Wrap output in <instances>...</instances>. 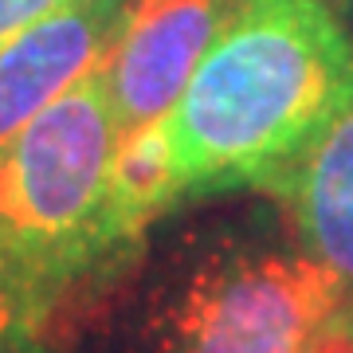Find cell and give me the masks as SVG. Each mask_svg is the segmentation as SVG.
Masks as SVG:
<instances>
[{
  "mask_svg": "<svg viewBox=\"0 0 353 353\" xmlns=\"http://www.w3.org/2000/svg\"><path fill=\"white\" fill-rule=\"evenodd\" d=\"M232 4L236 0H130L126 24L102 63L118 130L145 126L173 110Z\"/></svg>",
  "mask_w": 353,
  "mask_h": 353,
  "instance_id": "obj_4",
  "label": "cell"
},
{
  "mask_svg": "<svg viewBox=\"0 0 353 353\" xmlns=\"http://www.w3.org/2000/svg\"><path fill=\"white\" fill-rule=\"evenodd\" d=\"M306 353H353V326L334 314L326 326L314 334V341L306 345Z\"/></svg>",
  "mask_w": 353,
  "mask_h": 353,
  "instance_id": "obj_10",
  "label": "cell"
},
{
  "mask_svg": "<svg viewBox=\"0 0 353 353\" xmlns=\"http://www.w3.org/2000/svg\"><path fill=\"white\" fill-rule=\"evenodd\" d=\"M130 0H71L0 48V145L110 55Z\"/></svg>",
  "mask_w": 353,
  "mask_h": 353,
  "instance_id": "obj_5",
  "label": "cell"
},
{
  "mask_svg": "<svg viewBox=\"0 0 353 353\" xmlns=\"http://www.w3.org/2000/svg\"><path fill=\"white\" fill-rule=\"evenodd\" d=\"M341 294L345 283L314 255L216 259L176 306V353H306Z\"/></svg>",
  "mask_w": 353,
  "mask_h": 353,
  "instance_id": "obj_3",
  "label": "cell"
},
{
  "mask_svg": "<svg viewBox=\"0 0 353 353\" xmlns=\"http://www.w3.org/2000/svg\"><path fill=\"white\" fill-rule=\"evenodd\" d=\"M32 318H39L32 306L24 303V294L0 279V353H12L24 338V330L32 326Z\"/></svg>",
  "mask_w": 353,
  "mask_h": 353,
  "instance_id": "obj_9",
  "label": "cell"
},
{
  "mask_svg": "<svg viewBox=\"0 0 353 353\" xmlns=\"http://www.w3.org/2000/svg\"><path fill=\"white\" fill-rule=\"evenodd\" d=\"M353 106V39L330 0H236L169 110L189 192L263 185Z\"/></svg>",
  "mask_w": 353,
  "mask_h": 353,
  "instance_id": "obj_1",
  "label": "cell"
},
{
  "mask_svg": "<svg viewBox=\"0 0 353 353\" xmlns=\"http://www.w3.org/2000/svg\"><path fill=\"white\" fill-rule=\"evenodd\" d=\"M67 4L71 0H0V48L12 43L16 36H24L39 20H48L51 12L67 8Z\"/></svg>",
  "mask_w": 353,
  "mask_h": 353,
  "instance_id": "obj_8",
  "label": "cell"
},
{
  "mask_svg": "<svg viewBox=\"0 0 353 353\" xmlns=\"http://www.w3.org/2000/svg\"><path fill=\"white\" fill-rule=\"evenodd\" d=\"M345 8H350V16H353V0H345Z\"/></svg>",
  "mask_w": 353,
  "mask_h": 353,
  "instance_id": "obj_11",
  "label": "cell"
},
{
  "mask_svg": "<svg viewBox=\"0 0 353 353\" xmlns=\"http://www.w3.org/2000/svg\"><path fill=\"white\" fill-rule=\"evenodd\" d=\"M102 63L0 145V279L36 314L110 252L102 212L122 130Z\"/></svg>",
  "mask_w": 353,
  "mask_h": 353,
  "instance_id": "obj_2",
  "label": "cell"
},
{
  "mask_svg": "<svg viewBox=\"0 0 353 353\" xmlns=\"http://www.w3.org/2000/svg\"><path fill=\"white\" fill-rule=\"evenodd\" d=\"M306 255L326 263L341 283H353V106L314 141L283 185Z\"/></svg>",
  "mask_w": 353,
  "mask_h": 353,
  "instance_id": "obj_6",
  "label": "cell"
},
{
  "mask_svg": "<svg viewBox=\"0 0 353 353\" xmlns=\"http://www.w3.org/2000/svg\"><path fill=\"white\" fill-rule=\"evenodd\" d=\"M185 192L189 185H185V169L173 145L169 114L145 126L122 130L110 157V176H106V212H102L106 248L114 252L122 243L138 240Z\"/></svg>",
  "mask_w": 353,
  "mask_h": 353,
  "instance_id": "obj_7",
  "label": "cell"
}]
</instances>
